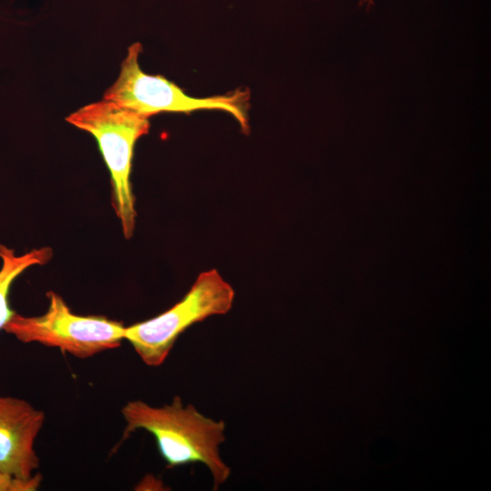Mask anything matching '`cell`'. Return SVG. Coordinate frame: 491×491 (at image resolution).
<instances>
[{
    "label": "cell",
    "instance_id": "1",
    "mask_svg": "<svg viewBox=\"0 0 491 491\" xmlns=\"http://www.w3.org/2000/svg\"><path fill=\"white\" fill-rule=\"evenodd\" d=\"M121 413L125 422L121 441L138 429L145 430L155 437L167 467L201 463L212 475L214 490L229 477L231 470L219 453L225 440L224 421L205 416L192 405L184 406L179 396L162 406L128 401Z\"/></svg>",
    "mask_w": 491,
    "mask_h": 491
},
{
    "label": "cell",
    "instance_id": "2",
    "mask_svg": "<svg viewBox=\"0 0 491 491\" xmlns=\"http://www.w3.org/2000/svg\"><path fill=\"white\" fill-rule=\"evenodd\" d=\"M65 120L96 140L110 173L114 209L125 238L130 239L136 220L132 159L136 141L149 131V117L103 99L79 108Z\"/></svg>",
    "mask_w": 491,
    "mask_h": 491
},
{
    "label": "cell",
    "instance_id": "3",
    "mask_svg": "<svg viewBox=\"0 0 491 491\" xmlns=\"http://www.w3.org/2000/svg\"><path fill=\"white\" fill-rule=\"evenodd\" d=\"M141 51L138 42L128 47L118 77L103 99L147 117L160 113L223 110L235 117L245 134L249 133V91L236 90L204 98L190 96L163 75L145 73L138 62Z\"/></svg>",
    "mask_w": 491,
    "mask_h": 491
},
{
    "label": "cell",
    "instance_id": "4",
    "mask_svg": "<svg viewBox=\"0 0 491 491\" xmlns=\"http://www.w3.org/2000/svg\"><path fill=\"white\" fill-rule=\"evenodd\" d=\"M235 291L216 269L199 274L187 293L169 309L125 327L127 340L149 366H161L178 336L195 323L225 315L233 306Z\"/></svg>",
    "mask_w": 491,
    "mask_h": 491
},
{
    "label": "cell",
    "instance_id": "5",
    "mask_svg": "<svg viewBox=\"0 0 491 491\" xmlns=\"http://www.w3.org/2000/svg\"><path fill=\"white\" fill-rule=\"evenodd\" d=\"M46 296L49 304L45 313L25 316L15 312L3 330L22 343L57 347L78 358L121 346L125 327L122 322L74 314L57 293L49 291Z\"/></svg>",
    "mask_w": 491,
    "mask_h": 491
},
{
    "label": "cell",
    "instance_id": "6",
    "mask_svg": "<svg viewBox=\"0 0 491 491\" xmlns=\"http://www.w3.org/2000/svg\"><path fill=\"white\" fill-rule=\"evenodd\" d=\"M44 422V412L26 400L0 396V473L20 480L35 475V442Z\"/></svg>",
    "mask_w": 491,
    "mask_h": 491
},
{
    "label": "cell",
    "instance_id": "7",
    "mask_svg": "<svg viewBox=\"0 0 491 491\" xmlns=\"http://www.w3.org/2000/svg\"><path fill=\"white\" fill-rule=\"evenodd\" d=\"M53 256L48 246L34 248L25 254L16 255L15 250L0 245V330L15 314L9 306L8 296L14 281L26 269L34 266L45 265Z\"/></svg>",
    "mask_w": 491,
    "mask_h": 491
},
{
    "label": "cell",
    "instance_id": "8",
    "mask_svg": "<svg viewBox=\"0 0 491 491\" xmlns=\"http://www.w3.org/2000/svg\"><path fill=\"white\" fill-rule=\"evenodd\" d=\"M42 482V476L39 473L28 479L20 480L0 473V491H35Z\"/></svg>",
    "mask_w": 491,
    "mask_h": 491
},
{
    "label": "cell",
    "instance_id": "9",
    "mask_svg": "<svg viewBox=\"0 0 491 491\" xmlns=\"http://www.w3.org/2000/svg\"><path fill=\"white\" fill-rule=\"evenodd\" d=\"M373 3H374V0H360L359 2L360 5L366 4L367 5H373Z\"/></svg>",
    "mask_w": 491,
    "mask_h": 491
}]
</instances>
